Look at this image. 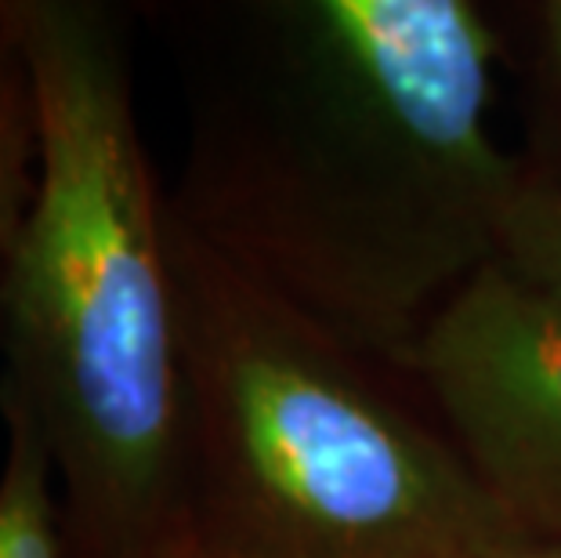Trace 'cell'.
Wrapping results in <instances>:
<instances>
[{
  "instance_id": "9",
  "label": "cell",
  "mask_w": 561,
  "mask_h": 558,
  "mask_svg": "<svg viewBox=\"0 0 561 558\" xmlns=\"http://www.w3.org/2000/svg\"><path fill=\"white\" fill-rule=\"evenodd\" d=\"M471 558H561V537L543 529H518L515 537L493 544Z\"/></svg>"
},
{
  "instance_id": "8",
  "label": "cell",
  "mask_w": 561,
  "mask_h": 558,
  "mask_svg": "<svg viewBox=\"0 0 561 558\" xmlns=\"http://www.w3.org/2000/svg\"><path fill=\"white\" fill-rule=\"evenodd\" d=\"M533 19H536V26H540V69L547 77V91H551L554 124H558V138H561V0H543V4H536Z\"/></svg>"
},
{
  "instance_id": "2",
  "label": "cell",
  "mask_w": 561,
  "mask_h": 558,
  "mask_svg": "<svg viewBox=\"0 0 561 558\" xmlns=\"http://www.w3.org/2000/svg\"><path fill=\"white\" fill-rule=\"evenodd\" d=\"M37 193L0 294V402L55 468L66 558H182V341L127 15L15 0Z\"/></svg>"
},
{
  "instance_id": "1",
  "label": "cell",
  "mask_w": 561,
  "mask_h": 558,
  "mask_svg": "<svg viewBox=\"0 0 561 558\" xmlns=\"http://www.w3.org/2000/svg\"><path fill=\"white\" fill-rule=\"evenodd\" d=\"M188 99L167 200L333 338L413 374L496 265L529 168L489 127L500 33L474 0L174 4Z\"/></svg>"
},
{
  "instance_id": "3",
  "label": "cell",
  "mask_w": 561,
  "mask_h": 558,
  "mask_svg": "<svg viewBox=\"0 0 561 558\" xmlns=\"http://www.w3.org/2000/svg\"><path fill=\"white\" fill-rule=\"evenodd\" d=\"M182 558H471L522 529L413 374L333 338L167 200Z\"/></svg>"
},
{
  "instance_id": "6",
  "label": "cell",
  "mask_w": 561,
  "mask_h": 558,
  "mask_svg": "<svg viewBox=\"0 0 561 558\" xmlns=\"http://www.w3.org/2000/svg\"><path fill=\"white\" fill-rule=\"evenodd\" d=\"M8 457L0 471V558H66L55 468L30 418L0 402Z\"/></svg>"
},
{
  "instance_id": "4",
  "label": "cell",
  "mask_w": 561,
  "mask_h": 558,
  "mask_svg": "<svg viewBox=\"0 0 561 558\" xmlns=\"http://www.w3.org/2000/svg\"><path fill=\"white\" fill-rule=\"evenodd\" d=\"M413 377L489 493L561 537V312L479 272L416 344Z\"/></svg>"
},
{
  "instance_id": "5",
  "label": "cell",
  "mask_w": 561,
  "mask_h": 558,
  "mask_svg": "<svg viewBox=\"0 0 561 558\" xmlns=\"http://www.w3.org/2000/svg\"><path fill=\"white\" fill-rule=\"evenodd\" d=\"M37 193V102L15 0H0V294Z\"/></svg>"
},
{
  "instance_id": "7",
  "label": "cell",
  "mask_w": 561,
  "mask_h": 558,
  "mask_svg": "<svg viewBox=\"0 0 561 558\" xmlns=\"http://www.w3.org/2000/svg\"><path fill=\"white\" fill-rule=\"evenodd\" d=\"M496 269L561 312V185L533 168L500 229Z\"/></svg>"
}]
</instances>
